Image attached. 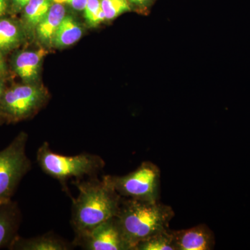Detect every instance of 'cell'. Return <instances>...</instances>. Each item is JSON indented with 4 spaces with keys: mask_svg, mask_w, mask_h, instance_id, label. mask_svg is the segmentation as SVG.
Here are the masks:
<instances>
[{
    "mask_svg": "<svg viewBox=\"0 0 250 250\" xmlns=\"http://www.w3.org/2000/svg\"><path fill=\"white\" fill-rule=\"evenodd\" d=\"M79 190L71 197V226L75 233L83 232L114 218L118 214L122 197L117 192L109 175L79 179L73 182Z\"/></svg>",
    "mask_w": 250,
    "mask_h": 250,
    "instance_id": "cell-1",
    "label": "cell"
},
{
    "mask_svg": "<svg viewBox=\"0 0 250 250\" xmlns=\"http://www.w3.org/2000/svg\"><path fill=\"white\" fill-rule=\"evenodd\" d=\"M173 208L159 201L148 202L122 197L116 218L129 250L140 242L168 229Z\"/></svg>",
    "mask_w": 250,
    "mask_h": 250,
    "instance_id": "cell-2",
    "label": "cell"
},
{
    "mask_svg": "<svg viewBox=\"0 0 250 250\" xmlns=\"http://www.w3.org/2000/svg\"><path fill=\"white\" fill-rule=\"evenodd\" d=\"M36 161L42 172L58 180L67 194H69L67 185L69 179L96 177L106 165L103 158L90 153L75 156L57 154L51 149L47 142L42 143L38 149Z\"/></svg>",
    "mask_w": 250,
    "mask_h": 250,
    "instance_id": "cell-3",
    "label": "cell"
},
{
    "mask_svg": "<svg viewBox=\"0 0 250 250\" xmlns=\"http://www.w3.org/2000/svg\"><path fill=\"white\" fill-rule=\"evenodd\" d=\"M28 136L21 132L0 151V205L11 201L23 177L30 171L26 154Z\"/></svg>",
    "mask_w": 250,
    "mask_h": 250,
    "instance_id": "cell-4",
    "label": "cell"
},
{
    "mask_svg": "<svg viewBox=\"0 0 250 250\" xmlns=\"http://www.w3.org/2000/svg\"><path fill=\"white\" fill-rule=\"evenodd\" d=\"M115 190L123 198L159 201L161 170L151 161H144L138 168L123 176L109 175Z\"/></svg>",
    "mask_w": 250,
    "mask_h": 250,
    "instance_id": "cell-5",
    "label": "cell"
},
{
    "mask_svg": "<svg viewBox=\"0 0 250 250\" xmlns=\"http://www.w3.org/2000/svg\"><path fill=\"white\" fill-rule=\"evenodd\" d=\"M47 92L36 83L14 85L0 100V123H16L33 116L45 103Z\"/></svg>",
    "mask_w": 250,
    "mask_h": 250,
    "instance_id": "cell-6",
    "label": "cell"
},
{
    "mask_svg": "<svg viewBox=\"0 0 250 250\" xmlns=\"http://www.w3.org/2000/svg\"><path fill=\"white\" fill-rule=\"evenodd\" d=\"M72 243L75 248L86 250H129L116 217L90 229L75 233Z\"/></svg>",
    "mask_w": 250,
    "mask_h": 250,
    "instance_id": "cell-7",
    "label": "cell"
},
{
    "mask_svg": "<svg viewBox=\"0 0 250 250\" xmlns=\"http://www.w3.org/2000/svg\"><path fill=\"white\" fill-rule=\"evenodd\" d=\"M176 250H211L214 248L215 237L207 225H197L187 229L172 231Z\"/></svg>",
    "mask_w": 250,
    "mask_h": 250,
    "instance_id": "cell-8",
    "label": "cell"
},
{
    "mask_svg": "<svg viewBox=\"0 0 250 250\" xmlns=\"http://www.w3.org/2000/svg\"><path fill=\"white\" fill-rule=\"evenodd\" d=\"M22 223V213L17 202L11 201L0 205V250L9 249Z\"/></svg>",
    "mask_w": 250,
    "mask_h": 250,
    "instance_id": "cell-9",
    "label": "cell"
},
{
    "mask_svg": "<svg viewBox=\"0 0 250 250\" xmlns=\"http://www.w3.org/2000/svg\"><path fill=\"white\" fill-rule=\"evenodd\" d=\"M46 53L47 51L41 48L36 51H21L15 54L12 61L13 68L24 83H36Z\"/></svg>",
    "mask_w": 250,
    "mask_h": 250,
    "instance_id": "cell-10",
    "label": "cell"
},
{
    "mask_svg": "<svg viewBox=\"0 0 250 250\" xmlns=\"http://www.w3.org/2000/svg\"><path fill=\"white\" fill-rule=\"evenodd\" d=\"M72 242H68L52 233L25 238L18 236L10 246L11 250H70L75 249Z\"/></svg>",
    "mask_w": 250,
    "mask_h": 250,
    "instance_id": "cell-11",
    "label": "cell"
},
{
    "mask_svg": "<svg viewBox=\"0 0 250 250\" xmlns=\"http://www.w3.org/2000/svg\"><path fill=\"white\" fill-rule=\"evenodd\" d=\"M65 16L66 11L63 5L54 2L36 28L35 34L41 43L45 46H52L56 33Z\"/></svg>",
    "mask_w": 250,
    "mask_h": 250,
    "instance_id": "cell-12",
    "label": "cell"
},
{
    "mask_svg": "<svg viewBox=\"0 0 250 250\" xmlns=\"http://www.w3.org/2000/svg\"><path fill=\"white\" fill-rule=\"evenodd\" d=\"M25 35L21 23L11 18H0V51L3 54L17 48Z\"/></svg>",
    "mask_w": 250,
    "mask_h": 250,
    "instance_id": "cell-13",
    "label": "cell"
},
{
    "mask_svg": "<svg viewBox=\"0 0 250 250\" xmlns=\"http://www.w3.org/2000/svg\"><path fill=\"white\" fill-rule=\"evenodd\" d=\"M54 0H29L22 10V24L26 34H35L36 28L48 12Z\"/></svg>",
    "mask_w": 250,
    "mask_h": 250,
    "instance_id": "cell-14",
    "label": "cell"
},
{
    "mask_svg": "<svg viewBox=\"0 0 250 250\" xmlns=\"http://www.w3.org/2000/svg\"><path fill=\"white\" fill-rule=\"evenodd\" d=\"M83 35V28L76 20L70 15L63 18L54 36L52 46L63 48L75 44Z\"/></svg>",
    "mask_w": 250,
    "mask_h": 250,
    "instance_id": "cell-15",
    "label": "cell"
},
{
    "mask_svg": "<svg viewBox=\"0 0 250 250\" xmlns=\"http://www.w3.org/2000/svg\"><path fill=\"white\" fill-rule=\"evenodd\" d=\"M134 250H176L172 230H164L140 242Z\"/></svg>",
    "mask_w": 250,
    "mask_h": 250,
    "instance_id": "cell-16",
    "label": "cell"
},
{
    "mask_svg": "<svg viewBox=\"0 0 250 250\" xmlns=\"http://www.w3.org/2000/svg\"><path fill=\"white\" fill-rule=\"evenodd\" d=\"M102 9L106 20H113L130 11L128 0H101Z\"/></svg>",
    "mask_w": 250,
    "mask_h": 250,
    "instance_id": "cell-17",
    "label": "cell"
},
{
    "mask_svg": "<svg viewBox=\"0 0 250 250\" xmlns=\"http://www.w3.org/2000/svg\"><path fill=\"white\" fill-rule=\"evenodd\" d=\"M84 18L90 27H96L106 20L101 6V0H88L85 9Z\"/></svg>",
    "mask_w": 250,
    "mask_h": 250,
    "instance_id": "cell-18",
    "label": "cell"
},
{
    "mask_svg": "<svg viewBox=\"0 0 250 250\" xmlns=\"http://www.w3.org/2000/svg\"><path fill=\"white\" fill-rule=\"evenodd\" d=\"M54 1L57 3H66L76 11H82L85 9L88 0H54Z\"/></svg>",
    "mask_w": 250,
    "mask_h": 250,
    "instance_id": "cell-19",
    "label": "cell"
},
{
    "mask_svg": "<svg viewBox=\"0 0 250 250\" xmlns=\"http://www.w3.org/2000/svg\"><path fill=\"white\" fill-rule=\"evenodd\" d=\"M29 1V0H10V8H11V12L14 14L21 12Z\"/></svg>",
    "mask_w": 250,
    "mask_h": 250,
    "instance_id": "cell-20",
    "label": "cell"
},
{
    "mask_svg": "<svg viewBox=\"0 0 250 250\" xmlns=\"http://www.w3.org/2000/svg\"><path fill=\"white\" fill-rule=\"evenodd\" d=\"M3 54H4L0 51V76L1 77L6 76L7 74V66Z\"/></svg>",
    "mask_w": 250,
    "mask_h": 250,
    "instance_id": "cell-21",
    "label": "cell"
},
{
    "mask_svg": "<svg viewBox=\"0 0 250 250\" xmlns=\"http://www.w3.org/2000/svg\"><path fill=\"white\" fill-rule=\"evenodd\" d=\"M10 8V0H0V18L6 14Z\"/></svg>",
    "mask_w": 250,
    "mask_h": 250,
    "instance_id": "cell-22",
    "label": "cell"
},
{
    "mask_svg": "<svg viewBox=\"0 0 250 250\" xmlns=\"http://www.w3.org/2000/svg\"><path fill=\"white\" fill-rule=\"evenodd\" d=\"M128 1L130 4L134 5V6L143 7V6L150 4L151 1H152L153 0H128Z\"/></svg>",
    "mask_w": 250,
    "mask_h": 250,
    "instance_id": "cell-23",
    "label": "cell"
},
{
    "mask_svg": "<svg viewBox=\"0 0 250 250\" xmlns=\"http://www.w3.org/2000/svg\"><path fill=\"white\" fill-rule=\"evenodd\" d=\"M4 82L2 81V77L0 76V100H1V97H2L3 94L5 91Z\"/></svg>",
    "mask_w": 250,
    "mask_h": 250,
    "instance_id": "cell-24",
    "label": "cell"
}]
</instances>
